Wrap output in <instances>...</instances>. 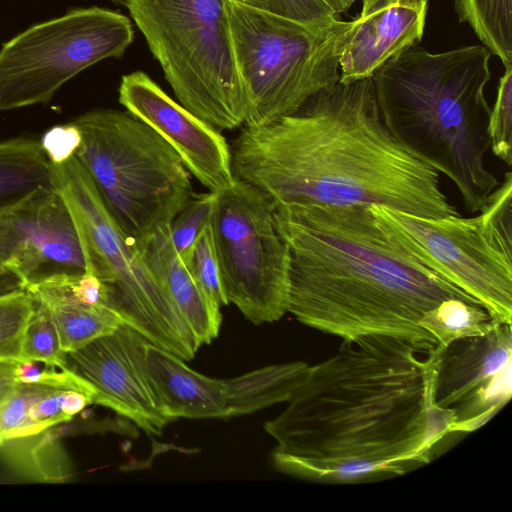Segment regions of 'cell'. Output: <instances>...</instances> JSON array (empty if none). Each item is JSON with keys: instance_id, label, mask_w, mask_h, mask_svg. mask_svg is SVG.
I'll return each mask as SVG.
<instances>
[{"instance_id": "1", "label": "cell", "mask_w": 512, "mask_h": 512, "mask_svg": "<svg viewBox=\"0 0 512 512\" xmlns=\"http://www.w3.org/2000/svg\"><path fill=\"white\" fill-rule=\"evenodd\" d=\"M230 149L235 178L275 206L376 205L424 217L458 214L439 173L387 128L372 77L338 81L288 116L243 126Z\"/></svg>"}, {"instance_id": "2", "label": "cell", "mask_w": 512, "mask_h": 512, "mask_svg": "<svg viewBox=\"0 0 512 512\" xmlns=\"http://www.w3.org/2000/svg\"><path fill=\"white\" fill-rule=\"evenodd\" d=\"M435 348L366 335L310 366L285 409L267 421L281 471L297 462L366 460L405 473L430 462L451 419L432 403Z\"/></svg>"}, {"instance_id": "3", "label": "cell", "mask_w": 512, "mask_h": 512, "mask_svg": "<svg viewBox=\"0 0 512 512\" xmlns=\"http://www.w3.org/2000/svg\"><path fill=\"white\" fill-rule=\"evenodd\" d=\"M274 222L290 254L288 312L323 333L433 349L419 326L429 310L450 298L480 304L390 240L370 205H279Z\"/></svg>"}, {"instance_id": "4", "label": "cell", "mask_w": 512, "mask_h": 512, "mask_svg": "<svg viewBox=\"0 0 512 512\" xmlns=\"http://www.w3.org/2000/svg\"><path fill=\"white\" fill-rule=\"evenodd\" d=\"M491 52L482 44L430 53L419 44L373 74L377 103L394 138L444 174L469 212L480 211L500 184L488 169L485 97Z\"/></svg>"}, {"instance_id": "5", "label": "cell", "mask_w": 512, "mask_h": 512, "mask_svg": "<svg viewBox=\"0 0 512 512\" xmlns=\"http://www.w3.org/2000/svg\"><path fill=\"white\" fill-rule=\"evenodd\" d=\"M72 122L75 156L125 234L141 243L168 227L194 194L178 153L128 111L97 109Z\"/></svg>"}, {"instance_id": "6", "label": "cell", "mask_w": 512, "mask_h": 512, "mask_svg": "<svg viewBox=\"0 0 512 512\" xmlns=\"http://www.w3.org/2000/svg\"><path fill=\"white\" fill-rule=\"evenodd\" d=\"M229 0H128L178 102L215 129L243 126L247 98L228 18Z\"/></svg>"}, {"instance_id": "7", "label": "cell", "mask_w": 512, "mask_h": 512, "mask_svg": "<svg viewBox=\"0 0 512 512\" xmlns=\"http://www.w3.org/2000/svg\"><path fill=\"white\" fill-rule=\"evenodd\" d=\"M51 164L53 187L66 201L82 239L86 272L104 284L110 307L150 343L191 360L200 345L139 243L116 223L75 154Z\"/></svg>"}, {"instance_id": "8", "label": "cell", "mask_w": 512, "mask_h": 512, "mask_svg": "<svg viewBox=\"0 0 512 512\" xmlns=\"http://www.w3.org/2000/svg\"><path fill=\"white\" fill-rule=\"evenodd\" d=\"M228 18L248 104L243 126L288 116L339 81V59L351 21L315 28L238 0L228 1Z\"/></svg>"}, {"instance_id": "9", "label": "cell", "mask_w": 512, "mask_h": 512, "mask_svg": "<svg viewBox=\"0 0 512 512\" xmlns=\"http://www.w3.org/2000/svg\"><path fill=\"white\" fill-rule=\"evenodd\" d=\"M512 174L473 217H424L370 205L390 240L512 325Z\"/></svg>"}, {"instance_id": "10", "label": "cell", "mask_w": 512, "mask_h": 512, "mask_svg": "<svg viewBox=\"0 0 512 512\" xmlns=\"http://www.w3.org/2000/svg\"><path fill=\"white\" fill-rule=\"evenodd\" d=\"M133 40L128 17L97 6L31 25L0 48V112L49 102L83 70L122 56Z\"/></svg>"}, {"instance_id": "11", "label": "cell", "mask_w": 512, "mask_h": 512, "mask_svg": "<svg viewBox=\"0 0 512 512\" xmlns=\"http://www.w3.org/2000/svg\"><path fill=\"white\" fill-rule=\"evenodd\" d=\"M274 208L262 191L236 178L217 194L210 221L228 304L257 325L288 312L290 254Z\"/></svg>"}, {"instance_id": "12", "label": "cell", "mask_w": 512, "mask_h": 512, "mask_svg": "<svg viewBox=\"0 0 512 512\" xmlns=\"http://www.w3.org/2000/svg\"><path fill=\"white\" fill-rule=\"evenodd\" d=\"M148 369L168 416L229 418L286 402L306 377L302 361L273 364L230 379L203 375L183 359L152 343L146 346Z\"/></svg>"}, {"instance_id": "13", "label": "cell", "mask_w": 512, "mask_h": 512, "mask_svg": "<svg viewBox=\"0 0 512 512\" xmlns=\"http://www.w3.org/2000/svg\"><path fill=\"white\" fill-rule=\"evenodd\" d=\"M512 325L435 347L432 403L451 418V433L490 421L512 395Z\"/></svg>"}, {"instance_id": "14", "label": "cell", "mask_w": 512, "mask_h": 512, "mask_svg": "<svg viewBox=\"0 0 512 512\" xmlns=\"http://www.w3.org/2000/svg\"><path fill=\"white\" fill-rule=\"evenodd\" d=\"M0 265L16 273L25 287L87 271L76 222L54 187L38 189L0 210Z\"/></svg>"}, {"instance_id": "15", "label": "cell", "mask_w": 512, "mask_h": 512, "mask_svg": "<svg viewBox=\"0 0 512 512\" xmlns=\"http://www.w3.org/2000/svg\"><path fill=\"white\" fill-rule=\"evenodd\" d=\"M148 343L135 329L122 324L68 353V367L94 388L95 404L113 410L149 435L160 436L172 419L148 369Z\"/></svg>"}, {"instance_id": "16", "label": "cell", "mask_w": 512, "mask_h": 512, "mask_svg": "<svg viewBox=\"0 0 512 512\" xmlns=\"http://www.w3.org/2000/svg\"><path fill=\"white\" fill-rule=\"evenodd\" d=\"M118 99L178 153L208 191L221 193L235 182L231 149L221 131L173 100L146 73L122 76Z\"/></svg>"}, {"instance_id": "17", "label": "cell", "mask_w": 512, "mask_h": 512, "mask_svg": "<svg viewBox=\"0 0 512 512\" xmlns=\"http://www.w3.org/2000/svg\"><path fill=\"white\" fill-rule=\"evenodd\" d=\"M427 11L428 0H363L346 34L339 81L371 78L394 55L418 45Z\"/></svg>"}, {"instance_id": "18", "label": "cell", "mask_w": 512, "mask_h": 512, "mask_svg": "<svg viewBox=\"0 0 512 512\" xmlns=\"http://www.w3.org/2000/svg\"><path fill=\"white\" fill-rule=\"evenodd\" d=\"M169 226L139 243L141 251L150 267L163 280L199 345L210 344L220 331L221 307L198 285L174 249L169 238Z\"/></svg>"}, {"instance_id": "19", "label": "cell", "mask_w": 512, "mask_h": 512, "mask_svg": "<svg viewBox=\"0 0 512 512\" xmlns=\"http://www.w3.org/2000/svg\"><path fill=\"white\" fill-rule=\"evenodd\" d=\"M28 293L44 304L56 326L65 353L76 351L90 342L114 332L124 324L107 305H87L71 292L66 275H58L29 284Z\"/></svg>"}, {"instance_id": "20", "label": "cell", "mask_w": 512, "mask_h": 512, "mask_svg": "<svg viewBox=\"0 0 512 512\" xmlns=\"http://www.w3.org/2000/svg\"><path fill=\"white\" fill-rule=\"evenodd\" d=\"M54 427L5 441L0 445V463L18 480L67 482L73 475L72 464L59 440L63 433Z\"/></svg>"}, {"instance_id": "21", "label": "cell", "mask_w": 512, "mask_h": 512, "mask_svg": "<svg viewBox=\"0 0 512 512\" xmlns=\"http://www.w3.org/2000/svg\"><path fill=\"white\" fill-rule=\"evenodd\" d=\"M45 187H53V171L41 140L1 141L0 210Z\"/></svg>"}, {"instance_id": "22", "label": "cell", "mask_w": 512, "mask_h": 512, "mask_svg": "<svg viewBox=\"0 0 512 512\" xmlns=\"http://www.w3.org/2000/svg\"><path fill=\"white\" fill-rule=\"evenodd\" d=\"M454 9L491 54L512 64V0H454Z\"/></svg>"}, {"instance_id": "23", "label": "cell", "mask_w": 512, "mask_h": 512, "mask_svg": "<svg viewBox=\"0 0 512 512\" xmlns=\"http://www.w3.org/2000/svg\"><path fill=\"white\" fill-rule=\"evenodd\" d=\"M496 323L480 304L450 298L429 310L419 321V326L434 338L436 347H444L461 338L484 334Z\"/></svg>"}, {"instance_id": "24", "label": "cell", "mask_w": 512, "mask_h": 512, "mask_svg": "<svg viewBox=\"0 0 512 512\" xmlns=\"http://www.w3.org/2000/svg\"><path fill=\"white\" fill-rule=\"evenodd\" d=\"M281 472L323 484H361L406 474L395 465L366 460L297 462L287 465Z\"/></svg>"}, {"instance_id": "25", "label": "cell", "mask_w": 512, "mask_h": 512, "mask_svg": "<svg viewBox=\"0 0 512 512\" xmlns=\"http://www.w3.org/2000/svg\"><path fill=\"white\" fill-rule=\"evenodd\" d=\"M77 374L67 369L47 366L45 377L36 383H17L0 403V445L7 440L30 435L29 409L53 387L75 379Z\"/></svg>"}, {"instance_id": "26", "label": "cell", "mask_w": 512, "mask_h": 512, "mask_svg": "<svg viewBox=\"0 0 512 512\" xmlns=\"http://www.w3.org/2000/svg\"><path fill=\"white\" fill-rule=\"evenodd\" d=\"M32 300L33 311L22 337L21 360H32L57 369L69 368L67 353L61 347L50 312L44 304L33 297Z\"/></svg>"}, {"instance_id": "27", "label": "cell", "mask_w": 512, "mask_h": 512, "mask_svg": "<svg viewBox=\"0 0 512 512\" xmlns=\"http://www.w3.org/2000/svg\"><path fill=\"white\" fill-rule=\"evenodd\" d=\"M217 194L210 191L194 193L170 223V241L184 263L196 239L211 221Z\"/></svg>"}, {"instance_id": "28", "label": "cell", "mask_w": 512, "mask_h": 512, "mask_svg": "<svg viewBox=\"0 0 512 512\" xmlns=\"http://www.w3.org/2000/svg\"><path fill=\"white\" fill-rule=\"evenodd\" d=\"M33 311L26 289L0 295V360H21V343Z\"/></svg>"}, {"instance_id": "29", "label": "cell", "mask_w": 512, "mask_h": 512, "mask_svg": "<svg viewBox=\"0 0 512 512\" xmlns=\"http://www.w3.org/2000/svg\"><path fill=\"white\" fill-rule=\"evenodd\" d=\"M186 266L207 296L218 306L228 305L210 223L196 239Z\"/></svg>"}, {"instance_id": "30", "label": "cell", "mask_w": 512, "mask_h": 512, "mask_svg": "<svg viewBox=\"0 0 512 512\" xmlns=\"http://www.w3.org/2000/svg\"><path fill=\"white\" fill-rule=\"evenodd\" d=\"M499 79L497 96L490 110L488 133L492 153L508 167L512 164V64Z\"/></svg>"}, {"instance_id": "31", "label": "cell", "mask_w": 512, "mask_h": 512, "mask_svg": "<svg viewBox=\"0 0 512 512\" xmlns=\"http://www.w3.org/2000/svg\"><path fill=\"white\" fill-rule=\"evenodd\" d=\"M243 3L306 26L323 28L340 20L330 0H242Z\"/></svg>"}, {"instance_id": "32", "label": "cell", "mask_w": 512, "mask_h": 512, "mask_svg": "<svg viewBox=\"0 0 512 512\" xmlns=\"http://www.w3.org/2000/svg\"><path fill=\"white\" fill-rule=\"evenodd\" d=\"M50 162H60L75 154L80 134L73 122L52 128L41 140Z\"/></svg>"}, {"instance_id": "33", "label": "cell", "mask_w": 512, "mask_h": 512, "mask_svg": "<svg viewBox=\"0 0 512 512\" xmlns=\"http://www.w3.org/2000/svg\"><path fill=\"white\" fill-rule=\"evenodd\" d=\"M19 360H0V403L17 385L16 366Z\"/></svg>"}, {"instance_id": "34", "label": "cell", "mask_w": 512, "mask_h": 512, "mask_svg": "<svg viewBox=\"0 0 512 512\" xmlns=\"http://www.w3.org/2000/svg\"><path fill=\"white\" fill-rule=\"evenodd\" d=\"M25 289L21 278L10 269L0 265V295Z\"/></svg>"}, {"instance_id": "35", "label": "cell", "mask_w": 512, "mask_h": 512, "mask_svg": "<svg viewBox=\"0 0 512 512\" xmlns=\"http://www.w3.org/2000/svg\"><path fill=\"white\" fill-rule=\"evenodd\" d=\"M15 482H18V479L13 474H11L8 471H6V472L0 471V484L15 483Z\"/></svg>"}, {"instance_id": "36", "label": "cell", "mask_w": 512, "mask_h": 512, "mask_svg": "<svg viewBox=\"0 0 512 512\" xmlns=\"http://www.w3.org/2000/svg\"><path fill=\"white\" fill-rule=\"evenodd\" d=\"M356 0H331L334 7L338 9H346L352 6Z\"/></svg>"}, {"instance_id": "37", "label": "cell", "mask_w": 512, "mask_h": 512, "mask_svg": "<svg viewBox=\"0 0 512 512\" xmlns=\"http://www.w3.org/2000/svg\"><path fill=\"white\" fill-rule=\"evenodd\" d=\"M111 2L127 7L128 0H110Z\"/></svg>"}, {"instance_id": "38", "label": "cell", "mask_w": 512, "mask_h": 512, "mask_svg": "<svg viewBox=\"0 0 512 512\" xmlns=\"http://www.w3.org/2000/svg\"><path fill=\"white\" fill-rule=\"evenodd\" d=\"M238 1H242V0H238Z\"/></svg>"}]
</instances>
